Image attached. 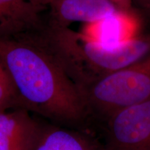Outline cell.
I'll use <instances>...</instances> for the list:
<instances>
[{
    "instance_id": "obj_10",
    "label": "cell",
    "mask_w": 150,
    "mask_h": 150,
    "mask_svg": "<svg viewBox=\"0 0 150 150\" xmlns=\"http://www.w3.org/2000/svg\"><path fill=\"white\" fill-rule=\"evenodd\" d=\"M18 108L13 86L0 62V113Z\"/></svg>"
},
{
    "instance_id": "obj_8",
    "label": "cell",
    "mask_w": 150,
    "mask_h": 150,
    "mask_svg": "<svg viewBox=\"0 0 150 150\" xmlns=\"http://www.w3.org/2000/svg\"><path fill=\"white\" fill-rule=\"evenodd\" d=\"M45 8L26 0H0V38L38 31L45 23L41 16Z\"/></svg>"
},
{
    "instance_id": "obj_9",
    "label": "cell",
    "mask_w": 150,
    "mask_h": 150,
    "mask_svg": "<svg viewBox=\"0 0 150 150\" xmlns=\"http://www.w3.org/2000/svg\"><path fill=\"white\" fill-rule=\"evenodd\" d=\"M33 150H105L102 142L88 131L54 124H40Z\"/></svg>"
},
{
    "instance_id": "obj_6",
    "label": "cell",
    "mask_w": 150,
    "mask_h": 150,
    "mask_svg": "<svg viewBox=\"0 0 150 150\" xmlns=\"http://www.w3.org/2000/svg\"><path fill=\"white\" fill-rule=\"evenodd\" d=\"M49 7L50 18L46 23L59 27L96 22L120 9L109 0H56Z\"/></svg>"
},
{
    "instance_id": "obj_2",
    "label": "cell",
    "mask_w": 150,
    "mask_h": 150,
    "mask_svg": "<svg viewBox=\"0 0 150 150\" xmlns=\"http://www.w3.org/2000/svg\"><path fill=\"white\" fill-rule=\"evenodd\" d=\"M33 33L78 89L150 54V34L110 47L94 42L70 27H54L47 23Z\"/></svg>"
},
{
    "instance_id": "obj_4",
    "label": "cell",
    "mask_w": 150,
    "mask_h": 150,
    "mask_svg": "<svg viewBox=\"0 0 150 150\" xmlns=\"http://www.w3.org/2000/svg\"><path fill=\"white\" fill-rule=\"evenodd\" d=\"M103 136L105 150H150V100L110 117Z\"/></svg>"
},
{
    "instance_id": "obj_12",
    "label": "cell",
    "mask_w": 150,
    "mask_h": 150,
    "mask_svg": "<svg viewBox=\"0 0 150 150\" xmlns=\"http://www.w3.org/2000/svg\"><path fill=\"white\" fill-rule=\"evenodd\" d=\"M28 2L32 4L33 5L39 6L46 7L49 6L56 0H26Z\"/></svg>"
},
{
    "instance_id": "obj_1",
    "label": "cell",
    "mask_w": 150,
    "mask_h": 150,
    "mask_svg": "<svg viewBox=\"0 0 150 150\" xmlns=\"http://www.w3.org/2000/svg\"><path fill=\"white\" fill-rule=\"evenodd\" d=\"M0 62L13 86L18 108L87 131L90 119L77 87L33 33L0 38Z\"/></svg>"
},
{
    "instance_id": "obj_5",
    "label": "cell",
    "mask_w": 150,
    "mask_h": 150,
    "mask_svg": "<svg viewBox=\"0 0 150 150\" xmlns=\"http://www.w3.org/2000/svg\"><path fill=\"white\" fill-rule=\"evenodd\" d=\"M142 20L134 9H119L91 23L83 24L80 32L102 45H120L141 35Z\"/></svg>"
},
{
    "instance_id": "obj_3",
    "label": "cell",
    "mask_w": 150,
    "mask_h": 150,
    "mask_svg": "<svg viewBox=\"0 0 150 150\" xmlns=\"http://www.w3.org/2000/svg\"><path fill=\"white\" fill-rule=\"evenodd\" d=\"M78 90L90 120L103 125L117 112L150 100V54Z\"/></svg>"
},
{
    "instance_id": "obj_11",
    "label": "cell",
    "mask_w": 150,
    "mask_h": 150,
    "mask_svg": "<svg viewBox=\"0 0 150 150\" xmlns=\"http://www.w3.org/2000/svg\"><path fill=\"white\" fill-rule=\"evenodd\" d=\"M109 1L113 3L120 9H123V10H129L132 8V3L134 2V0H109Z\"/></svg>"
},
{
    "instance_id": "obj_7",
    "label": "cell",
    "mask_w": 150,
    "mask_h": 150,
    "mask_svg": "<svg viewBox=\"0 0 150 150\" xmlns=\"http://www.w3.org/2000/svg\"><path fill=\"white\" fill-rule=\"evenodd\" d=\"M22 108L0 113V150H33L40 124Z\"/></svg>"
},
{
    "instance_id": "obj_13",
    "label": "cell",
    "mask_w": 150,
    "mask_h": 150,
    "mask_svg": "<svg viewBox=\"0 0 150 150\" xmlns=\"http://www.w3.org/2000/svg\"><path fill=\"white\" fill-rule=\"evenodd\" d=\"M134 1L141 8L150 12V0H134Z\"/></svg>"
}]
</instances>
